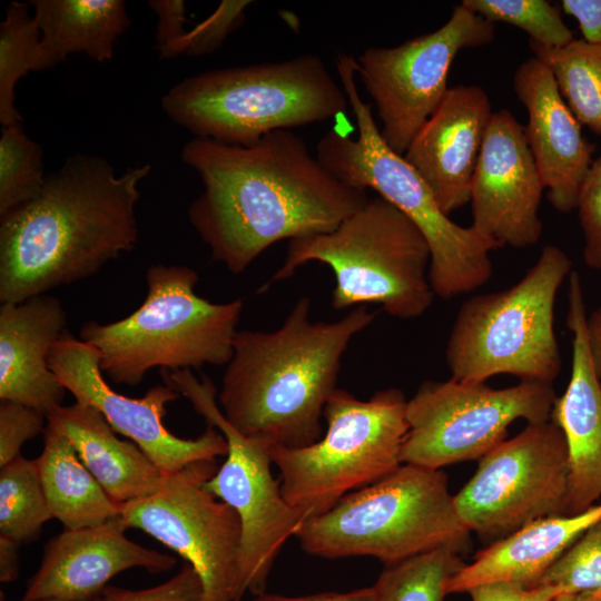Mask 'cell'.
Listing matches in <instances>:
<instances>
[{
    "label": "cell",
    "instance_id": "f6af8a7d",
    "mask_svg": "<svg viewBox=\"0 0 601 601\" xmlns=\"http://www.w3.org/2000/svg\"><path fill=\"white\" fill-rule=\"evenodd\" d=\"M35 601H71V600L59 599V598H47V599H40V600H35Z\"/></svg>",
    "mask_w": 601,
    "mask_h": 601
},
{
    "label": "cell",
    "instance_id": "cb8c5ba5",
    "mask_svg": "<svg viewBox=\"0 0 601 601\" xmlns=\"http://www.w3.org/2000/svg\"><path fill=\"white\" fill-rule=\"evenodd\" d=\"M47 424L73 445L83 465L108 495L124 504L156 492L166 474L134 442L122 441L90 405L79 402L47 415Z\"/></svg>",
    "mask_w": 601,
    "mask_h": 601
},
{
    "label": "cell",
    "instance_id": "6da1fadb",
    "mask_svg": "<svg viewBox=\"0 0 601 601\" xmlns=\"http://www.w3.org/2000/svg\"><path fill=\"white\" fill-rule=\"evenodd\" d=\"M180 158L204 186L188 219L233 274L279 240L334 230L370 199L366 189L331 175L290 129L250 146L193 138Z\"/></svg>",
    "mask_w": 601,
    "mask_h": 601
},
{
    "label": "cell",
    "instance_id": "7a4b0ae2",
    "mask_svg": "<svg viewBox=\"0 0 601 601\" xmlns=\"http://www.w3.org/2000/svg\"><path fill=\"white\" fill-rule=\"evenodd\" d=\"M150 170L146 164L117 175L104 157L75 154L35 198L1 215V303L88 278L132 250L139 185Z\"/></svg>",
    "mask_w": 601,
    "mask_h": 601
},
{
    "label": "cell",
    "instance_id": "4fadbf2b",
    "mask_svg": "<svg viewBox=\"0 0 601 601\" xmlns=\"http://www.w3.org/2000/svg\"><path fill=\"white\" fill-rule=\"evenodd\" d=\"M568 489L566 441L549 420L529 423L480 459L453 503L470 532L497 541L536 520L568 514Z\"/></svg>",
    "mask_w": 601,
    "mask_h": 601
},
{
    "label": "cell",
    "instance_id": "5bb4252c",
    "mask_svg": "<svg viewBox=\"0 0 601 601\" xmlns=\"http://www.w3.org/2000/svg\"><path fill=\"white\" fill-rule=\"evenodd\" d=\"M216 459L166 474L159 489L120 504L126 529H139L174 550L197 571L205 601H239L242 523L236 511L206 489Z\"/></svg>",
    "mask_w": 601,
    "mask_h": 601
},
{
    "label": "cell",
    "instance_id": "7402d4cb",
    "mask_svg": "<svg viewBox=\"0 0 601 601\" xmlns=\"http://www.w3.org/2000/svg\"><path fill=\"white\" fill-rule=\"evenodd\" d=\"M67 313L49 294L0 306V400L48 415L61 406L66 388L49 355L67 329Z\"/></svg>",
    "mask_w": 601,
    "mask_h": 601
},
{
    "label": "cell",
    "instance_id": "836d02e7",
    "mask_svg": "<svg viewBox=\"0 0 601 601\" xmlns=\"http://www.w3.org/2000/svg\"><path fill=\"white\" fill-rule=\"evenodd\" d=\"M248 0H224L201 22L187 30L174 50V58L186 55L199 57L217 50L226 38L245 20Z\"/></svg>",
    "mask_w": 601,
    "mask_h": 601
},
{
    "label": "cell",
    "instance_id": "ba28073f",
    "mask_svg": "<svg viewBox=\"0 0 601 601\" xmlns=\"http://www.w3.org/2000/svg\"><path fill=\"white\" fill-rule=\"evenodd\" d=\"M309 262L335 276V309L378 304L391 316L412 319L432 305L431 252L414 223L381 196L370 198L334 230L292 239L267 286L289 278Z\"/></svg>",
    "mask_w": 601,
    "mask_h": 601
},
{
    "label": "cell",
    "instance_id": "e575fe53",
    "mask_svg": "<svg viewBox=\"0 0 601 601\" xmlns=\"http://www.w3.org/2000/svg\"><path fill=\"white\" fill-rule=\"evenodd\" d=\"M93 601H205V595L197 571L185 561L164 583L140 590L107 585Z\"/></svg>",
    "mask_w": 601,
    "mask_h": 601
},
{
    "label": "cell",
    "instance_id": "44dd1931",
    "mask_svg": "<svg viewBox=\"0 0 601 601\" xmlns=\"http://www.w3.org/2000/svg\"><path fill=\"white\" fill-rule=\"evenodd\" d=\"M587 315L581 279L572 270L566 313L573 337L571 376L551 416L568 445V514L581 513L601 500V383L590 359Z\"/></svg>",
    "mask_w": 601,
    "mask_h": 601
},
{
    "label": "cell",
    "instance_id": "8992f818",
    "mask_svg": "<svg viewBox=\"0 0 601 601\" xmlns=\"http://www.w3.org/2000/svg\"><path fill=\"white\" fill-rule=\"evenodd\" d=\"M142 304L117 322L85 323L79 338L100 356V370L114 383L136 386L154 367L176 372L227 365L243 300L211 303L195 292L196 270L156 264L146 272Z\"/></svg>",
    "mask_w": 601,
    "mask_h": 601
},
{
    "label": "cell",
    "instance_id": "4dcf8cb0",
    "mask_svg": "<svg viewBox=\"0 0 601 601\" xmlns=\"http://www.w3.org/2000/svg\"><path fill=\"white\" fill-rule=\"evenodd\" d=\"M42 148L21 124L4 126L0 136V216L35 198L45 185Z\"/></svg>",
    "mask_w": 601,
    "mask_h": 601
},
{
    "label": "cell",
    "instance_id": "2e32d148",
    "mask_svg": "<svg viewBox=\"0 0 601 601\" xmlns=\"http://www.w3.org/2000/svg\"><path fill=\"white\" fill-rule=\"evenodd\" d=\"M99 353L66 329L49 355V366L76 402L99 411L116 433L131 440L164 474L201 460L226 456L224 435L207 425L196 439H181L162 422L167 404L180 394L167 384L131 398L114 391L102 376Z\"/></svg>",
    "mask_w": 601,
    "mask_h": 601
},
{
    "label": "cell",
    "instance_id": "4316f807",
    "mask_svg": "<svg viewBox=\"0 0 601 601\" xmlns=\"http://www.w3.org/2000/svg\"><path fill=\"white\" fill-rule=\"evenodd\" d=\"M533 56L551 70L568 107L581 124L601 136V45L574 39L560 48L529 41Z\"/></svg>",
    "mask_w": 601,
    "mask_h": 601
},
{
    "label": "cell",
    "instance_id": "277c9868",
    "mask_svg": "<svg viewBox=\"0 0 601 601\" xmlns=\"http://www.w3.org/2000/svg\"><path fill=\"white\" fill-rule=\"evenodd\" d=\"M336 69L358 136L328 130L317 144L318 161L344 184L375 190L414 223L430 247L428 278L435 296L450 299L483 286L492 276L490 254L497 246L472 225L451 220L417 171L385 144L370 104L358 92L355 58L338 53Z\"/></svg>",
    "mask_w": 601,
    "mask_h": 601
},
{
    "label": "cell",
    "instance_id": "30bf717a",
    "mask_svg": "<svg viewBox=\"0 0 601 601\" xmlns=\"http://www.w3.org/2000/svg\"><path fill=\"white\" fill-rule=\"evenodd\" d=\"M406 404L395 387L367 400L337 388L325 405L327 428L318 441L302 447L272 445L282 494L304 522L402 464Z\"/></svg>",
    "mask_w": 601,
    "mask_h": 601
},
{
    "label": "cell",
    "instance_id": "d6a6232c",
    "mask_svg": "<svg viewBox=\"0 0 601 601\" xmlns=\"http://www.w3.org/2000/svg\"><path fill=\"white\" fill-rule=\"evenodd\" d=\"M538 585H551L564 594L601 590V519L558 558Z\"/></svg>",
    "mask_w": 601,
    "mask_h": 601
},
{
    "label": "cell",
    "instance_id": "f35d334b",
    "mask_svg": "<svg viewBox=\"0 0 601 601\" xmlns=\"http://www.w3.org/2000/svg\"><path fill=\"white\" fill-rule=\"evenodd\" d=\"M472 601H552L562 592L551 585L522 587L510 582H490L469 591Z\"/></svg>",
    "mask_w": 601,
    "mask_h": 601
},
{
    "label": "cell",
    "instance_id": "7bdbcfd3",
    "mask_svg": "<svg viewBox=\"0 0 601 601\" xmlns=\"http://www.w3.org/2000/svg\"><path fill=\"white\" fill-rule=\"evenodd\" d=\"M18 543L0 535V581H14L19 574Z\"/></svg>",
    "mask_w": 601,
    "mask_h": 601
},
{
    "label": "cell",
    "instance_id": "8fae6325",
    "mask_svg": "<svg viewBox=\"0 0 601 601\" xmlns=\"http://www.w3.org/2000/svg\"><path fill=\"white\" fill-rule=\"evenodd\" d=\"M160 373L165 384L185 396L207 425L216 427L227 442L226 460L206 482V489L239 516L242 594L246 591L254 595L264 593L276 556L304 522L273 476L272 444L242 434L226 421L209 377L199 380L190 370H161Z\"/></svg>",
    "mask_w": 601,
    "mask_h": 601
},
{
    "label": "cell",
    "instance_id": "484cf974",
    "mask_svg": "<svg viewBox=\"0 0 601 601\" xmlns=\"http://www.w3.org/2000/svg\"><path fill=\"white\" fill-rule=\"evenodd\" d=\"M43 439L36 462L52 516L69 530L98 526L118 518L120 504L83 465L71 442L48 424Z\"/></svg>",
    "mask_w": 601,
    "mask_h": 601
},
{
    "label": "cell",
    "instance_id": "ac0fdd59",
    "mask_svg": "<svg viewBox=\"0 0 601 601\" xmlns=\"http://www.w3.org/2000/svg\"><path fill=\"white\" fill-rule=\"evenodd\" d=\"M126 530L119 516L98 526L65 529L46 544L21 601H93L122 571L144 568L160 573L176 565L175 558L129 540Z\"/></svg>",
    "mask_w": 601,
    "mask_h": 601
},
{
    "label": "cell",
    "instance_id": "9a60e30c",
    "mask_svg": "<svg viewBox=\"0 0 601 601\" xmlns=\"http://www.w3.org/2000/svg\"><path fill=\"white\" fill-rule=\"evenodd\" d=\"M494 38V23L463 3L437 30L396 47H372L355 58L356 76L373 99L382 121L381 136L403 156L447 90L456 55Z\"/></svg>",
    "mask_w": 601,
    "mask_h": 601
},
{
    "label": "cell",
    "instance_id": "d6986e66",
    "mask_svg": "<svg viewBox=\"0 0 601 601\" xmlns=\"http://www.w3.org/2000/svg\"><path fill=\"white\" fill-rule=\"evenodd\" d=\"M513 89L528 110L524 135L549 201L561 213L577 209L594 145L583 137L581 124L540 59L532 56L516 68Z\"/></svg>",
    "mask_w": 601,
    "mask_h": 601
},
{
    "label": "cell",
    "instance_id": "52a82bcc",
    "mask_svg": "<svg viewBox=\"0 0 601 601\" xmlns=\"http://www.w3.org/2000/svg\"><path fill=\"white\" fill-rule=\"evenodd\" d=\"M470 533L455 511L446 474L402 463L303 522L295 538L314 556H372L386 565L441 548L462 555L470 550Z\"/></svg>",
    "mask_w": 601,
    "mask_h": 601
},
{
    "label": "cell",
    "instance_id": "1f68e13d",
    "mask_svg": "<svg viewBox=\"0 0 601 601\" xmlns=\"http://www.w3.org/2000/svg\"><path fill=\"white\" fill-rule=\"evenodd\" d=\"M465 7L494 22L524 30L530 41L546 48L564 47L574 40L555 7L545 0H463Z\"/></svg>",
    "mask_w": 601,
    "mask_h": 601
},
{
    "label": "cell",
    "instance_id": "b9f144b4",
    "mask_svg": "<svg viewBox=\"0 0 601 601\" xmlns=\"http://www.w3.org/2000/svg\"><path fill=\"white\" fill-rule=\"evenodd\" d=\"M585 331L591 364L601 383V306L587 315Z\"/></svg>",
    "mask_w": 601,
    "mask_h": 601
},
{
    "label": "cell",
    "instance_id": "f546056e",
    "mask_svg": "<svg viewBox=\"0 0 601 601\" xmlns=\"http://www.w3.org/2000/svg\"><path fill=\"white\" fill-rule=\"evenodd\" d=\"M465 564L449 548L386 564L374 584L376 601H444L447 580Z\"/></svg>",
    "mask_w": 601,
    "mask_h": 601
},
{
    "label": "cell",
    "instance_id": "7c38bea8",
    "mask_svg": "<svg viewBox=\"0 0 601 601\" xmlns=\"http://www.w3.org/2000/svg\"><path fill=\"white\" fill-rule=\"evenodd\" d=\"M552 384L520 381L493 388L455 378L425 381L407 400L401 461L432 470L480 460L502 443L510 425L551 420Z\"/></svg>",
    "mask_w": 601,
    "mask_h": 601
},
{
    "label": "cell",
    "instance_id": "d4e9b609",
    "mask_svg": "<svg viewBox=\"0 0 601 601\" xmlns=\"http://www.w3.org/2000/svg\"><path fill=\"white\" fill-rule=\"evenodd\" d=\"M41 47L52 67L69 55L85 53L102 63L114 59L131 21L122 0H32Z\"/></svg>",
    "mask_w": 601,
    "mask_h": 601
},
{
    "label": "cell",
    "instance_id": "3957f363",
    "mask_svg": "<svg viewBox=\"0 0 601 601\" xmlns=\"http://www.w3.org/2000/svg\"><path fill=\"white\" fill-rule=\"evenodd\" d=\"M311 311V298L300 297L277 329L237 332L217 403L242 434L285 447L322 437L342 357L375 313L357 306L326 323L313 322Z\"/></svg>",
    "mask_w": 601,
    "mask_h": 601
},
{
    "label": "cell",
    "instance_id": "74e56055",
    "mask_svg": "<svg viewBox=\"0 0 601 601\" xmlns=\"http://www.w3.org/2000/svg\"><path fill=\"white\" fill-rule=\"evenodd\" d=\"M148 6L158 17L156 50L161 59L174 58V50L186 33V4L181 0H152Z\"/></svg>",
    "mask_w": 601,
    "mask_h": 601
},
{
    "label": "cell",
    "instance_id": "8d00e7d4",
    "mask_svg": "<svg viewBox=\"0 0 601 601\" xmlns=\"http://www.w3.org/2000/svg\"><path fill=\"white\" fill-rule=\"evenodd\" d=\"M577 209L584 239V263L601 269V155L590 167Z\"/></svg>",
    "mask_w": 601,
    "mask_h": 601
},
{
    "label": "cell",
    "instance_id": "603a6c76",
    "mask_svg": "<svg viewBox=\"0 0 601 601\" xmlns=\"http://www.w3.org/2000/svg\"><path fill=\"white\" fill-rule=\"evenodd\" d=\"M601 519V501L578 514L536 520L476 553L446 582V594L469 592L490 582L538 585L558 558Z\"/></svg>",
    "mask_w": 601,
    "mask_h": 601
},
{
    "label": "cell",
    "instance_id": "ee69618b",
    "mask_svg": "<svg viewBox=\"0 0 601 601\" xmlns=\"http://www.w3.org/2000/svg\"><path fill=\"white\" fill-rule=\"evenodd\" d=\"M552 601H601V590L578 594H559Z\"/></svg>",
    "mask_w": 601,
    "mask_h": 601
},
{
    "label": "cell",
    "instance_id": "9c48e42d",
    "mask_svg": "<svg viewBox=\"0 0 601 601\" xmlns=\"http://www.w3.org/2000/svg\"><path fill=\"white\" fill-rule=\"evenodd\" d=\"M571 272L570 257L546 245L516 284L463 302L445 348L452 378L484 383L508 374L552 384L562 365L554 304Z\"/></svg>",
    "mask_w": 601,
    "mask_h": 601
},
{
    "label": "cell",
    "instance_id": "5b68a950",
    "mask_svg": "<svg viewBox=\"0 0 601 601\" xmlns=\"http://www.w3.org/2000/svg\"><path fill=\"white\" fill-rule=\"evenodd\" d=\"M348 105L343 87L315 55L189 76L161 99L164 114L195 138L239 146L335 118Z\"/></svg>",
    "mask_w": 601,
    "mask_h": 601
},
{
    "label": "cell",
    "instance_id": "f1b7e54d",
    "mask_svg": "<svg viewBox=\"0 0 601 601\" xmlns=\"http://www.w3.org/2000/svg\"><path fill=\"white\" fill-rule=\"evenodd\" d=\"M51 518L36 460L19 455L0 467V535L32 541Z\"/></svg>",
    "mask_w": 601,
    "mask_h": 601
},
{
    "label": "cell",
    "instance_id": "ab89813d",
    "mask_svg": "<svg viewBox=\"0 0 601 601\" xmlns=\"http://www.w3.org/2000/svg\"><path fill=\"white\" fill-rule=\"evenodd\" d=\"M560 7L578 20L584 41L601 45V0H562Z\"/></svg>",
    "mask_w": 601,
    "mask_h": 601
},
{
    "label": "cell",
    "instance_id": "ffe728a7",
    "mask_svg": "<svg viewBox=\"0 0 601 601\" xmlns=\"http://www.w3.org/2000/svg\"><path fill=\"white\" fill-rule=\"evenodd\" d=\"M492 115L483 88L454 86L403 155L447 215L470 203L473 175Z\"/></svg>",
    "mask_w": 601,
    "mask_h": 601
},
{
    "label": "cell",
    "instance_id": "83f0119b",
    "mask_svg": "<svg viewBox=\"0 0 601 601\" xmlns=\"http://www.w3.org/2000/svg\"><path fill=\"white\" fill-rule=\"evenodd\" d=\"M30 4L11 1L0 23V122L2 127L22 122L16 107L14 88L30 71L50 69L41 47V32Z\"/></svg>",
    "mask_w": 601,
    "mask_h": 601
},
{
    "label": "cell",
    "instance_id": "d590c367",
    "mask_svg": "<svg viewBox=\"0 0 601 601\" xmlns=\"http://www.w3.org/2000/svg\"><path fill=\"white\" fill-rule=\"evenodd\" d=\"M47 415L24 404L0 403V467L21 455L22 445L45 432Z\"/></svg>",
    "mask_w": 601,
    "mask_h": 601
},
{
    "label": "cell",
    "instance_id": "e0dca14e",
    "mask_svg": "<svg viewBox=\"0 0 601 601\" xmlns=\"http://www.w3.org/2000/svg\"><path fill=\"white\" fill-rule=\"evenodd\" d=\"M543 190L524 127L508 109L493 112L471 184L472 226L497 247L535 245Z\"/></svg>",
    "mask_w": 601,
    "mask_h": 601
},
{
    "label": "cell",
    "instance_id": "60d3db41",
    "mask_svg": "<svg viewBox=\"0 0 601 601\" xmlns=\"http://www.w3.org/2000/svg\"><path fill=\"white\" fill-rule=\"evenodd\" d=\"M253 601H376L374 585L349 592H322L299 597L260 593Z\"/></svg>",
    "mask_w": 601,
    "mask_h": 601
}]
</instances>
